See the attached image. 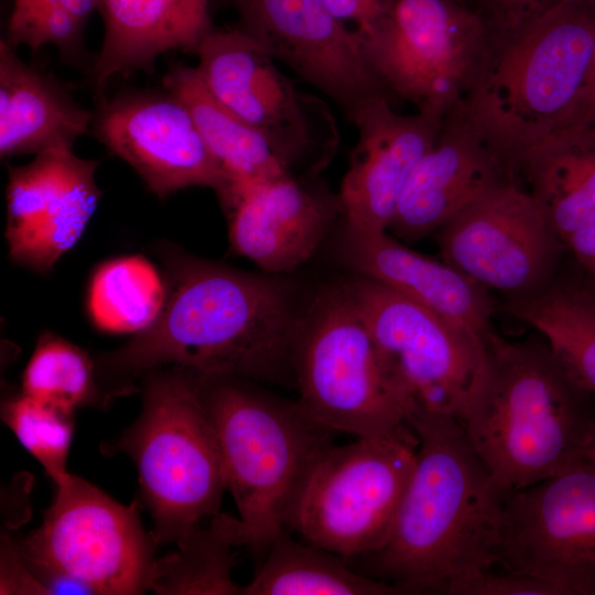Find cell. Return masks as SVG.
I'll list each match as a JSON object with an SVG mask.
<instances>
[{
  "instance_id": "obj_1",
  "label": "cell",
  "mask_w": 595,
  "mask_h": 595,
  "mask_svg": "<svg viewBox=\"0 0 595 595\" xmlns=\"http://www.w3.org/2000/svg\"><path fill=\"white\" fill-rule=\"evenodd\" d=\"M166 299L156 320L96 361L112 393L173 366L202 375L293 379L299 322L286 291L271 279L207 261L172 245L159 251Z\"/></svg>"
},
{
  "instance_id": "obj_2",
  "label": "cell",
  "mask_w": 595,
  "mask_h": 595,
  "mask_svg": "<svg viewBox=\"0 0 595 595\" xmlns=\"http://www.w3.org/2000/svg\"><path fill=\"white\" fill-rule=\"evenodd\" d=\"M413 473L383 543L359 556L364 574L403 594L453 595L496 567L508 496L470 445L459 421L413 403Z\"/></svg>"
},
{
  "instance_id": "obj_3",
  "label": "cell",
  "mask_w": 595,
  "mask_h": 595,
  "mask_svg": "<svg viewBox=\"0 0 595 595\" xmlns=\"http://www.w3.org/2000/svg\"><path fill=\"white\" fill-rule=\"evenodd\" d=\"M592 396L540 335L509 340L496 333L485 344L459 423L509 495L585 464L595 432Z\"/></svg>"
},
{
  "instance_id": "obj_4",
  "label": "cell",
  "mask_w": 595,
  "mask_h": 595,
  "mask_svg": "<svg viewBox=\"0 0 595 595\" xmlns=\"http://www.w3.org/2000/svg\"><path fill=\"white\" fill-rule=\"evenodd\" d=\"M212 419L226 488L245 543L260 561L286 524L303 483L335 431L300 404L262 392L246 378L194 372Z\"/></svg>"
},
{
  "instance_id": "obj_5",
  "label": "cell",
  "mask_w": 595,
  "mask_h": 595,
  "mask_svg": "<svg viewBox=\"0 0 595 595\" xmlns=\"http://www.w3.org/2000/svg\"><path fill=\"white\" fill-rule=\"evenodd\" d=\"M595 44V3L567 0L494 39L474 88L470 119L512 163L552 133L576 97ZM517 173V171H516Z\"/></svg>"
},
{
  "instance_id": "obj_6",
  "label": "cell",
  "mask_w": 595,
  "mask_h": 595,
  "mask_svg": "<svg viewBox=\"0 0 595 595\" xmlns=\"http://www.w3.org/2000/svg\"><path fill=\"white\" fill-rule=\"evenodd\" d=\"M173 368L143 376L142 412L118 445L136 464L158 542H177L218 513L226 488L195 374Z\"/></svg>"
},
{
  "instance_id": "obj_7",
  "label": "cell",
  "mask_w": 595,
  "mask_h": 595,
  "mask_svg": "<svg viewBox=\"0 0 595 595\" xmlns=\"http://www.w3.org/2000/svg\"><path fill=\"white\" fill-rule=\"evenodd\" d=\"M300 404L315 420L356 437L409 428L413 398L382 356L347 285L322 293L292 353Z\"/></svg>"
},
{
  "instance_id": "obj_8",
  "label": "cell",
  "mask_w": 595,
  "mask_h": 595,
  "mask_svg": "<svg viewBox=\"0 0 595 595\" xmlns=\"http://www.w3.org/2000/svg\"><path fill=\"white\" fill-rule=\"evenodd\" d=\"M418 437L411 426L328 446L306 476L286 530L347 560L377 550L411 479Z\"/></svg>"
},
{
  "instance_id": "obj_9",
  "label": "cell",
  "mask_w": 595,
  "mask_h": 595,
  "mask_svg": "<svg viewBox=\"0 0 595 595\" xmlns=\"http://www.w3.org/2000/svg\"><path fill=\"white\" fill-rule=\"evenodd\" d=\"M20 556L42 594H138L148 588L150 541L138 504L123 506L69 475Z\"/></svg>"
},
{
  "instance_id": "obj_10",
  "label": "cell",
  "mask_w": 595,
  "mask_h": 595,
  "mask_svg": "<svg viewBox=\"0 0 595 595\" xmlns=\"http://www.w3.org/2000/svg\"><path fill=\"white\" fill-rule=\"evenodd\" d=\"M359 41L389 94L442 121L477 83L491 33L483 13L456 0H393Z\"/></svg>"
},
{
  "instance_id": "obj_11",
  "label": "cell",
  "mask_w": 595,
  "mask_h": 595,
  "mask_svg": "<svg viewBox=\"0 0 595 595\" xmlns=\"http://www.w3.org/2000/svg\"><path fill=\"white\" fill-rule=\"evenodd\" d=\"M195 52L210 94L260 131L294 176L301 166L315 172L329 162L340 140L331 108L300 89L252 37L241 30L212 31Z\"/></svg>"
},
{
  "instance_id": "obj_12",
  "label": "cell",
  "mask_w": 595,
  "mask_h": 595,
  "mask_svg": "<svg viewBox=\"0 0 595 595\" xmlns=\"http://www.w3.org/2000/svg\"><path fill=\"white\" fill-rule=\"evenodd\" d=\"M435 234L443 261L505 301L544 288L567 253L518 177L488 190Z\"/></svg>"
},
{
  "instance_id": "obj_13",
  "label": "cell",
  "mask_w": 595,
  "mask_h": 595,
  "mask_svg": "<svg viewBox=\"0 0 595 595\" xmlns=\"http://www.w3.org/2000/svg\"><path fill=\"white\" fill-rule=\"evenodd\" d=\"M498 570L531 575L562 595H595V468L581 465L505 500Z\"/></svg>"
},
{
  "instance_id": "obj_14",
  "label": "cell",
  "mask_w": 595,
  "mask_h": 595,
  "mask_svg": "<svg viewBox=\"0 0 595 595\" xmlns=\"http://www.w3.org/2000/svg\"><path fill=\"white\" fill-rule=\"evenodd\" d=\"M346 285L414 403L459 421L486 343L378 281Z\"/></svg>"
},
{
  "instance_id": "obj_15",
  "label": "cell",
  "mask_w": 595,
  "mask_h": 595,
  "mask_svg": "<svg viewBox=\"0 0 595 595\" xmlns=\"http://www.w3.org/2000/svg\"><path fill=\"white\" fill-rule=\"evenodd\" d=\"M242 29L274 60L342 106L390 94L369 68L357 33L324 0H236Z\"/></svg>"
},
{
  "instance_id": "obj_16",
  "label": "cell",
  "mask_w": 595,
  "mask_h": 595,
  "mask_svg": "<svg viewBox=\"0 0 595 595\" xmlns=\"http://www.w3.org/2000/svg\"><path fill=\"white\" fill-rule=\"evenodd\" d=\"M97 161L54 147L9 167L6 240L11 260L39 273L52 271L84 234L101 195Z\"/></svg>"
},
{
  "instance_id": "obj_17",
  "label": "cell",
  "mask_w": 595,
  "mask_h": 595,
  "mask_svg": "<svg viewBox=\"0 0 595 595\" xmlns=\"http://www.w3.org/2000/svg\"><path fill=\"white\" fill-rule=\"evenodd\" d=\"M94 133L160 198L191 187L218 194L226 178L186 106L174 95L137 94L104 102Z\"/></svg>"
},
{
  "instance_id": "obj_18",
  "label": "cell",
  "mask_w": 595,
  "mask_h": 595,
  "mask_svg": "<svg viewBox=\"0 0 595 595\" xmlns=\"http://www.w3.org/2000/svg\"><path fill=\"white\" fill-rule=\"evenodd\" d=\"M358 139L337 195L348 231L387 232L407 181L435 143L442 121L419 111H396L388 95L349 113Z\"/></svg>"
},
{
  "instance_id": "obj_19",
  "label": "cell",
  "mask_w": 595,
  "mask_h": 595,
  "mask_svg": "<svg viewBox=\"0 0 595 595\" xmlns=\"http://www.w3.org/2000/svg\"><path fill=\"white\" fill-rule=\"evenodd\" d=\"M510 177H518L512 163L461 102L413 167L388 230L401 241H416Z\"/></svg>"
},
{
  "instance_id": "obj_20",
  "label": "cell",
  "mask_w": 595,
  "mask_h": 595,
  "mask_svg": "<svg viewBox=\"0 0 595 595\" xmlns=\"http://www.w3.org/2000/svg\"><path fill=\"white\" fill-rule=\"evenodd\" d=\"M218 197L232 251L270 273L306 262L340 214L337 196L298 176L230 188Z\"/></svg>"
},
{
  "instance_id": "obj_21",
  "label": "cell",
  "mask_w": 595,
  "mask_h": 595,
  "mask_svg": "<svg viewBox=\"0 0 595 595\" xmlns=\"http://www.w3.org/2000/svg\"><path fill=\"white\" fill-rule=\"evenodd\" d=\"M347 232L348 260L359 275L389 286L485 343L497 333L490 292L459 270L408 248L388 231Z\"/></svg>"
},
{
  "instance_id": "obj_22",
  "label": "cell",
  "mask_w": 595,
  "mask_h": 595,
  "mask_svg": "<svg viewBox=\"0 0 595 595\" xmlns=\"http://www.w3.org/2000/svg\"><path fill=\"white\" fill-rule=\"evenodd\" d=\"M209 0H98L105 37L94 67L100 90L116 74L151 71L170 50L194 51L210 31Z\"/></svg>"
},
{
  "instance_id": "obj_23",
  "label": "cell",
  "mask_w": 595,
  "mask_h": 595,
  "mask_svg": "<svg viewBox=\"0 0 595 595\" xmlns=\"http://www.w3.org/2000/svg\"><path fill=\"white\" fill-rule=\"evenodd\" d=\"M89 111L76 105L48 75L25 64L6 41L0 43V156L73 148L86 133Z\"/></svg>"
},
{
  "instance_id": "obj_24",
  "label": "cell",
  "mask_w": 595,
  "mask_h": 595,
  "mask_svg": "<svg viewBox=\"0 0 595 595\" xmlns=\"http://www.w3.org/2000/svg\"><path fill=\"white\" fill-rule=\"evenodd\" d=\"M516 171L564 244L595 224V127L550 133L520 155Z\"/></svg>"
},
{
  "instance_id": "obj_25",
  "label": "cell",
  "mask_w": 595,
  "mask_h": 595,
  "mask_svg": "<svg viewBox=\"0 0 595 595\" xmlns=\"http://www.w3.org/2000/svg\"><path fill=\"white\" fill-rule=\"evenodd\" d=\"M502 306L544 339L580 387L595 393V285L574 260L538 292Z\"/></svg>"
},
{
  "instance_id": "obj_26",
  "label": "cell",
  "mask_w": 595,
  "mask_h": 595,
  "mask_svg": "<svg viewBox=\"0 0 595 595\" xmlns=\"http://www.w3.org/2000/svg\"><path fill=\"white\" fill-rule=\"evenodd\" d=\"M164 86L186 106L225 175L218 195L239 186L294 176L260 131L210 94L196 67H175L164 78Z\"/></svg>"
},
{
  "instance_id": "obj_27",
  "label": "cell",
  "mask_w": 595,
  "mask_h": 595,
  "mask_svg": "<svg viewBox=\"0 0 595 595\" xmlns=\"http://www.w3.org/2000/svg\"><path fill=\"white\" fill-rule=\"evenodd\" d=\"M403 592L358 572L347 559L300 542L283 530L270 544L242 595H396Z\"/></svg>"
},
{
  "instance_id": "obj_28",
  "label": "cell",
  "mask_w": 595,
  "mask_h": 595,
  "mask_svg": "<svg viewBox=\"0 0 595 595\" xmlns=\"http://www.w3.org/2000/svg\"><path fill=\"white\" fill-rule=\"evenodd\" d=\"M176 544V551L153 562L148 588L160 594H242L244 586L231 576L232 549L246 547L239 518L218 512Z\"/></svg>"
},
{
  "instance_id": "obj_29",
  "label": "cell",
  "mask_w": 595,
  "mask_h": 595,
  "mask_svg": "<svg viewBox=\"0 0 595 595\" xmlns=\"http://www.w3.org/2000/svg\"><path fill=\"white\" fill-rule=\"evenodd\" d=\"M166 281L140 255L123 256L97 267L87 290V312L95 327L109 334H138L160 315Z\"/></svg>"
},
{
  "instance_id": "obj_30",
  "label": "cell",
  "mask_w": 595,
  "mask_h": 595,
  "mask_svg": "<svg viewBox=\"0 0 595 595\" xmlns=\"http://www.w3.org/2000/svg\"><path fill=\"white\" fill-rule=\"evenodd\" d=\"M21 388L31 398L73 413L110 398L101 391L96 364L88 354L51 332L39 337Z\"/></svg>"
},
{
  "instance_id": "obj_31",
  "label": "cell",
  "mask_w": 595,
  "mask_h": 595,
  "mask_svg": "<svg viewBox=\"0 0 595 595\" xmlns=\"http://www.w3.org/2000/svg\"><path fill=\"white\" fill-rule=\"evenodd\" d=\"M1 414L22 446L42 465L55 485L71 475L67 457L74 434L73 412L21 392L3 403Z\"/></svg>"
},
{
  "instance_id": "obj_32",
  "label": "cell",
  "mask_w": 595,
  "mask_h": 595,
  "mask_svg": "<svg viewBox=\"0 0 595 595\" xmlns=\"http://www.w3.org/2000/svg\"><path fill=\"white\" fill-rule=\"evenodd\" d=\"M84 22L55 6L13 7L9 23L10 44H25L33 50L54 44L65 51L77 47Z\"/></svg>"
},
{
  "instance_id": "obj_33",
  "label": "cell",
  "mask_w": 595,
  "mask_h": 595,
  "mask_svg": "<svg viewBox=\"0 0 595 595\" xmlns=\"http://www.w3.org/2000/svg\"><path fill=\"white\" fill-rule=\"evenodd\" d=\"M453 595H562L553 584L531 575L493 569L458 586Z\"/></svg>"
},
{
  "instance_id": "obj_34",
  "label": "cell",
  "mask_w": 595,
  "mask_h": 595,
  "mask_svg": "<svg viewBox=\"0 0 595 595\" xmlns=\"http://www.w3.org/2000/svg\"><path fill=\"white\" fill-rule=\"evenodd\" d=\"M567 0H484L491 40L510 35ZM595 3V0H589Z\"/></svg>"
},
{
  "instance_id": "obj_35",
  "label": "cell",
  "mask_w": 595,
  "mask_h": 595,
  "mask_svg": "<svg viewBox=\"0 0 595 595\" xmlns=\"http://www.w3.org/2000/svg\"><path fill=\"white\" fill-rule=\"evenodd\" d=\"M393 0H324L329 12L342 23L356 25L358 37L370 33L387 15ZM346 25V24H345Z\"/></svg>"
},
{
  "instance_id": "obj_36",
  "label": "cell",
  "mask_w": 595,
  "mask_h": 595,
  "mask_svg": "<svg viewBox=\"0 0 595 595\" xmlns=\"http://www.w3.org/2000/svg\"><path fill=\"white\" fill-rule=\"evenodd\" d=\"M591 127H595V44L582 86L554 131Z\"/></svg>"
},
{
  "instance_id": "obj_37",
  "label": "cell",
  "mask_w": 595,
  "mask_h": 595,
  "mask_svg": "<svg viewBox=\"0 0 595 595\" xmlns=\"http://www.w3.org/2000/svg\"><path fill=\"white\" fill-rule=\"evenodd\" d=\"M565 246L585 274L595 280V224L573 234L565 241Z\"/></svg>"
},
{
  "instance_id": "obj_38",
  "label": "cell",
  "mask_w": 595,
  "mask_h": 595,
  "mask_svg": "<svg viewBox=\"0 0 595 595\" xmlns=\"http://www.w3.org/2000/svg\"><path fill=\"white\" fill-rule=\"evenodd\" d=\"M55 6L65 9L84 23L98 9V0H14L13 7Z\"/></svg>"
},
{
  "instance_id": "obj_39",
  "label": "cell",
  "mask_w": 595,
  "mask_h": 595,
  "mask_svg": "<svg viewBox=\"0 0 595 595\" xmlns=\"http://www.w3.org/2000/svg\"><path fill=\"white\" fill-rule=\"evenodd\" d=\"M584 463L595 468V432L585 452Z\"/></svg>"
},
{
  "instance_id": "obj_40",
  "label": "cell",
  "mask_w": 595,
  "mask_h": 595,
  "mask_svg": "<svg viewBox=\"0 0 595 595\" xmlns=\"http://www.w3.org/2000/svg\"><path fill=\"white\" fill-rule=\"evenodd\" d=\"M589 280H591V279H589ZM591 281H592V282L594 283V285H595V280H591Z\"/></svg>"
}]
</instances>
